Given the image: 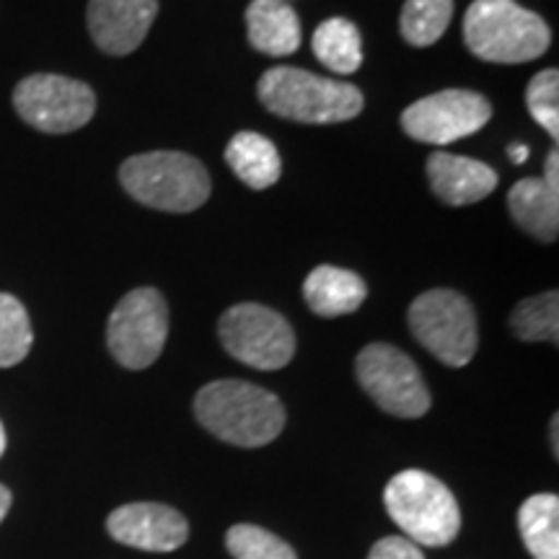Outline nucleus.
Returning <instances> with one entry per match:
<instances>
[{"label":"nucleus","instance_id":"obj_6","mask_svg":"<svg viewBox=\"0 0 559 559\" xmlns=\"http://www.w3.org/2000/svg\"><path fill=\"white\" fill-rule=\"evenodd\" d=\"M409 330L419 345L451 368L466 366L479 345L472 304L456 290L436 288L409 306Z\"/></svg>","mask_w":559,"mask_h":559},{"label":"nucleus","instance_id":"obj_20","mask_svg":"<svg viewBox=\"0 0 559 559\" xmlns=\"http://www.w3.org/2000/svg\"><path fill=\"white\" fill-rule=\"evenodd\" d=\"M313 55L332 73H355L362 62V41L358 26L340 16L326 19L324 24H319L317 34H313Z\"/></svg>","mask_w":559,"mask_h":559},{"label":"nucleus","instance_id":"obj_3","mask_svg":"<svg viewBox=\"0 0 559 559\" xmlns=\"http://www.w3.org/2000/svg\"><path fill=\"white\" fill-rule=\"evenodd\" d=\"M260 102L272 115L304 124H337L362 111L360 88L353 83L321 79L300 68H272L257 86Z\"/></svg>","mask_w":559,"mask_h":559},{"label":"nucleus","instance_id":"obj_19","mask_svg":"<svg viewBox=\"0 0 559 559\" xmlns=\"http://www.w3.org/2000/svg\"><path fill=\"white\" fill-rule=\"evenodd\" d=\"M519 528L534 559H559V498L534 495L521 506Z\"/></svg>","mask_w":559,"mask_h":559},{"label":"nucleus","instance_id":"obj_26","mask_svg":"<svg viewBox=\"0 0 559 559\" xmlns=\"http://www.w3.org/2000/svg\"><path fill=\"white\" fill-rule=\"evenodd\" d=\"M368 559H425V555L417 544L404 539V536H386V539L373 544Z\"/></svg>","mask_w":559,"mask_h":559},{"label":"nucleus","instance_id":"obj_9","mask_svg":"<svg viewBox=\"0 0 559 559\" xmlns=\"http://www.w3.org/2000/svg\"><path fill=\"white\" fill-rule=\"evenodd\" d=\"M13 107L34 130L47 135H66L91 122L96 96L83 81L66 75L37 73L24 79L13 91Z\"/></svg>","mask_w":559,"mask_h":559},{"label":"nucleus","instance_id":"obj_22","mask_svg":"<svg viewBox=\"0 0 559 559\" xmlns=\"http://www.w3.org/2000/svg\"><path fill=\"white\" fill-rule=\"evenodd\" d=\"M510 330L523 342H557L559 337V296L557 290L521 300L510 317Z\"/></svg>","mask_w":559,"mask_h":559},{"label":"nucleus","instance_id":"obj_23","mask_svg":"<svg viewBox=\"0 0 559 559\" xmlns=\"http://www.w3.org/2000/svg\"><path fill=\"white\" fill-rule=\"evenodd\" d=\"M34 342L32 321L24 304L11 293H0V368L19 366Z\"/></svg>","mask_w":559,"mask_h":559},{"label":"nucleus","instance_id":"obj_31","mask_svg":"<svg viewBox=\"0 0 559 559\" xmlns=\"http://www.w3.org/2000/svg\"><path fill=\"white\" fill-rule=\"evenodd\" d=\"M551 445H555V453H557V417L551 419Z\"/></svg>","mask_w":559,"mask_h":559},{"label":"nucleus","instance_id":"obj_1","mask_svg":"<svg viewBox=\"0 0 559 559\" xmlns=\"http://www.w3.org/2000/svg\"><path fill=\"white\" fill-rule=\"evenodd\" d=\"M194 415L215 438L260 449L285 428V409L272 391L247 381H213L194 400Z\"/></svg>","mask_w":559,"mask_h":559},{"label":"nucleus","instance_id":"obj_24","mask_svg":"<svg viewBox=\"0 0 559 559\" xmlns=\"http://www.w3.org/2000/svg\"><path fill=\"white\" fill-rule=\"evenodd\" d=\"M226 547L234 559H298L288 542L251 523H239L230 528Z\"/></svg>","mask_w":559,"mask_h":559},{"label":"nucleus","instance_id":"obj_4","mask_svg":"<svg viewBox=\"0 0 559 559\" xmlns=\"http://www.w3.org/2000/svg\"><path fill=\"white\" fill-rule=\"evenodd\" d=\"M124 192L140 205L166 213H192L210 198V174L187 153H140L122 164Z\"/></svg>","mask_w":559,"mask_h":559},{"label":"nucleus","instance_id":"obj_18","mask_svg":"<svg viewBox=\"0 0 559 559\" xmlns=\"http://www.w3.org/2000/svg\"><path fill=\"white\" fill-rule=\"evenodd\" d=\"M226 164L251 190H267L283 174V160L275 143L260 132H239L230 138Z\"/></svg>","mask_w":559,"mask_h":559},{"label":"nucleus","instance_id":"obj_16","mask_svg":"<svg viewBox=\"0 0 559 559\" xmlns=\"http://www.w3.org/2000/svg\"><path fill=\"white\" fill-rule=\"evenodd\" d=\"M366 296L368 288L360 275L342 267H332V264H321L304 283V298L309 309L326 319L358 311Z\"/></svg>","mask_w":559,"mask_h":559},{"label":"nucleus","instance_id":"obj_30","mask_svg":"<svg viewBox=\"0 0 559 559\" xmlns=\"http://www.w3.org/2000/svg\"><path fill=\"white\" fill-rule=\"evenodd\" d=\"M5 453V428H3V423H0V456H3Z\"/></svg>","mask_w":559,"mask_h":559},{"label":"nucleus","instance_id":"obj_12","mask_svg":"<svg viewBox=\"0 0 559 559\" xmlns=\"http://www.w3.org/2000/svg\"><path fill=\"white\" fill-rule=\"evenodd\" d=\"M111 539L143 551H174L190 539V523L160 502H130L107 519Z\"/></svg>","mask_w":559,"mask_h":559},{"label":"nucleus","instance_id":"obj_15","mask_svg":"<svg viewBox=\"0 0 559 559\" xmlns=\"http://www.w3.org/2000/svg\"><path fill=\"white\" fill-rule=\"evenodd\" d=\"M247 29L251 47L270 58L293 55L304 37L298 13L285 0H251L247 9Z\"/></svg>","mask_w":559,"mask_h":559},{"label":"nucleus","instance_id":"obj_8","mask_svg":"<svg viewBox=\"0 0 559 559\" xmlns=\"http://www.w3.org/2000/svg\"><path fill=\"white\" fill-rule=\"evenodd\" d=\"M218 334L230 358L257 370L285 368L296 355L293 326L262 304L228 309L218 321Z\"/></svg>","mask_w":559,"mask_h":559},{"label":"nucleus","instance_id":"obj_25","mask_svg":"<svg viewBox=\"0 0 559 559\" xmlns=\"http://www.w3.org/2000/svg\"><path fill=\"white\" fill-rule=\"evenodd\" d=\"M526 107L536 122L549 132L559 135V73L555 68L542 70L531 79L526 88Z\"/></svg>","mask_w":559,"mask_h":559},{"label":"nucleus","instance_id":"obj_29","mask_svg":"<svg viewBox=\"0 0 559 559\" xmlns=\"http://www.w3.org/2000/svg\"><path fill=\"white\" fill-rule=\"evenodd\" d=\"M528 145H513V148H510V158L515 160V164H523V160L528 158Z\"/></svg>","mask_w":559,"mask_h":559},{"label":"nucleus","instance_id":"obj_11","mask_svg":"<svg viewBox=\"0 0 559 559\" xmlns=\"http://www.w3.org/2000/svg\"><path fill=\"white\" fill-rule=\"evenodd\" d=\"M492 117V107L474 91H438L404 109L402 128L409 138L430 145H449L479 132Z\"/></svg>","mask_w":559,"mask_h":559},{"label":"nucleus","instance_id":"obj_7","mask_svg":"<svg viewBox=\"0 0 559 559\" xmlns=\"http://www.w3.org/2000/svg\"><path fill=\"white\" fill-rule=\"evenodd\" d=\"M169 337V306L156 288H138L111 311L107 324L109 353L120 366L143 370L158 360Z\"/></svg>","mask_w":559,"mask_h":559},{"label":"nucleus","instance_id":"obj_10","mask_svg":"<svg viewBox=\"0 0 559 559\" xmlns=\"http://www.w3.org/2000/svg\"><path fill=\"white\" fill-rule=\"evenodd\" d=\"M358 381L383 412L394 417H423L430 409V391L409 355L394 345H368L355 362Z\"/></svg>","mask_w":559,"mask_h":559},{"label":"nucleus","instance_id":"obj_21","mask_svg":"<svg viewBox=\"0 0 559 559\" xmlns=\"http://www.w3.org/2000/svg\"><path fill=\"white\" fill-rule=\"evenodd\" d=\"M453 16V0H407L402 9V37L415 47H430L443 37Z\"/></svg>","mask_w":559,"mask_h":559},{"label":"nucleus","instance_id":"obj_27","mask_svg":"<svg viewBox=\"0 0 559 559\" xmlns=\"http://www.w3.org/2000/svg\"><path fill=\"white\" fill-rule=\"evenodd\" d=\"M544 181H547L551 190L559 192V156H557V151H551L547 156V164H544Z\"/></svg>","mask_w":559,"mask_h":559},{"label":"nucleus","instance_id":"obj_28","mask_svg":"<svg viewBox=\"0 0 559 559\" xmlns=\"http://www.w3.org/2000/svg\"><path fill=\"white\" fill-rule=\"evenodd\" d=\"M9 510H11V492L0 485V521L5 519V513H9Z\"/></svg>","mask_w":559,"mask_h":559},{"label":"nucleus","instance_id":"obj_17","mask_svg":"<svg viewBox=\"0 0 559 559\" xmlns=\"http://www.w3.org/2000/svg\"><path fill=\"white\" fill-rule=\"evenodd\" d=\"M513 221L544 243H551L559 234V192L544 179H521L508 194Z\"/></svg>","mask_w":559,"mask_h":559},{"label":"nucleus","instance_id":"obj_14","mask_svg":"<svg viewBox=\"0 0 559 559\" xmlns=\"http://www.w3.org/2000/svg\"><path fill=\"white\" fill-rule=\"evenodd\" d=\"M428 179L440 202L453 207L474 205L498 187V174L487 164L445 151H436L428 158Z\"/></svg>","mask_w":559,"mask_h":559},{"label":"nucleus","instance_id":"obj_2","mask_svg":"<svg viewBox=\"0 0 559 559\" xmlns=\"http://www.w3.org/2000/svg\"><path fill=\"white\" fill-rule=\"evenodd\" d=\"M464 45L479 60L519 66L549 50L551 32L547 21L515 0H474L464 16Z\"/></svg>","mask_w":559,"mask_h":559},{"label":"nucleus","instance_id":"obj_13","mask_svg":"<svg viewBox=\"0 0 559 559\" xmlns=\"http://www.w3.org/2000/svg\"><path fill=\"white\" fill-rule=\"evenodd\" d=\"M158 13V0H88V32L107 55L135 52L148 37Z\"/></svg>","mask_w":559,"mask_h":559},{"label":"nucleus","instance_id":"obj_5","mask_svg":"<svg viewBox=\"0 0 559 559\" xmlns=\"http://www.w3.org/2000/svg\"><path fill=\"white\" fill-rule=\"evenodd\" d=\"M383 506L404 539L425 547H445L459 536L461 510L443 481L428 472H400L383 489Z\"/></svg>","mask_w":559,"mask_h":559}]
</instances>
